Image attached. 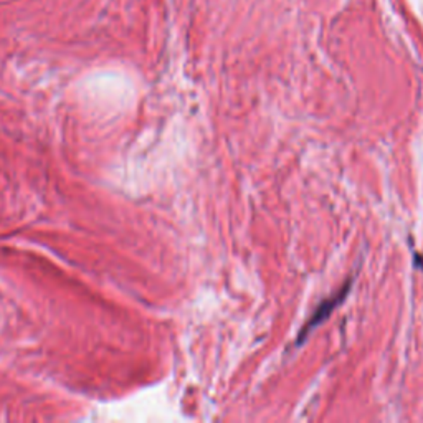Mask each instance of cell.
Here are the masks:
<instances>
[{
  "instance_id": "obj_1",
  "label": "cell",
  "mask_w": 423,
  "mask_h": 423,
  "mask_svg": "<svg viewBox=\"0 0 423 423\" xmlns=\"http://www.w3.org/2000/svg\"><path fill=\"white\" fill-rule=\"evenodd\" d=\"M349 286H351V283H347V286H344V288H342L336 296H332L331 299H327V301H324V303H321V306H319L316 309V313L313 314L311 319H309V323L306 324V326L303 327V331H301L299 342L303 341L304 337H308L309 332H311L313 329L316 327V326H319V324H321L324 321V319H326L329 316V314L332 313V309H334L337 306V304H339L341 301L346 298L347 293H349Z\"/></svg>"
}]
</instances>
